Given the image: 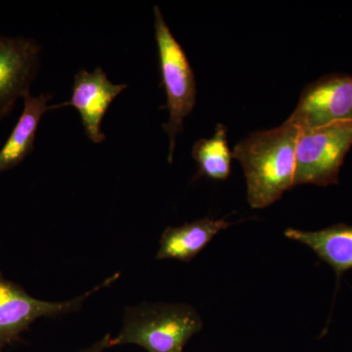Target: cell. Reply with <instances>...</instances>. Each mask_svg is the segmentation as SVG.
Returning <instances> with one entry per match:
<instances>
[{
	"mask_svg": "<svg viewBox=\"0 0 352 352\" xmlns=\"http://www.w3.org/2000/svg\"><path fill=\"white\" fill-rule=\"evenodd\" d=\"M300 129L286 120L268 131L252 132L234 147L247 180L248 201L263 208L295 187L296 151Z\"/></svg>",
	"mask_w": 352,
	"mask_h": 352,
	"instance_id": "6da1fadb",
	"label": "cell"
},
{
	"mask_svg": "<svg viewBox=\"0 0 352 352\" xmlns=\"http://www.w3.org/2000/svg\"><path fill=\"white\" fill-rule=\"evenodd\" d=\"M201 327L200 315L185 303H141L127 308L111 346L136 344L148 352H183Z\"/></svg>",
	"mask_w": 352,
	"mask_h": 352,
	"instance_id": "7a4b0ae2",
	"label": "cell"
},
{
	"mask_svg": "<svg viewBox=\"0 0 352 352\" xmlns=\"http://www.w3.org/2000/svg\"><path fill=\"white\" fill-rule=\"evenodd\" d=\"M154 15L160 69L166 94L164 108L170 112V119L163 129L170 138L168 162L171 163L176 136L182 131L185 118L196 105V78L186 53L170 32L159 6L154 7Z\"/></svg>",
	"mask_w": 352,
	"mask_h": 352,
	"instance_id": "3957f363",
	"label": "cell"
},
{
	"mask_svg": "<svg viewBox=\"0 0 352 352\" xmlns=\"http://www.w3.org/2000/svg\"><path fill=\"white\" fill-rule=\"evenodd\" d=\"M352 146V120L300 129L296 142L295 186L339 183L340 166Z\"/></svg>",
	"mask_w": 352,
	"mask_h": 352,
	"instance_id": "277c9868",
	"label": "cell"
},
{
	"mask_svg": "<svg viewBox=\"0 0 352 352\" xmlns=\"http://www.w3.org/2000/svg\"><path fill=\"white\" fill-rule=\"evenodd\" d=\"M118 277L119 274L108 278L99 286L74 300L45 302L32 298L22 287L6 279L0 273V346L17 340L21 333L41 317H55L78 311L90 296L104 287L110 286Z\"/></svg>",
	"mask_w": 352,
	"mask_h": 352,
	"instance_id": "5b68a950",
	"label": "cell"
},
{
	"mask_svg": "<svg viewBox=\"0 0 352 352\" xmlns=\"http://www.w3.org/2000/svg\"><path fill=\"white\" fill-rule=\"evenodd\" d=\"M287 120L300 129L351 122L352 76L331 74L307 85Z\"/></svg>",
	"mask_w": 352,
	"mask_h": 352,
	"instance_id": "8992f818",
	"label": "cell"
},
{
	"mask_svg": "<svg viewBox=\"0 0 352 352\" xmlns=\"http://www.w3.org/2000/svg\"><path fill=\"white\" fill-rule=\"evenodd\" d=\"M41 45L23 36H0V120L30 94L41 66Z\"/></svg>",
	"mask_w": 352,
	"mask_h": 352,
	"instance_id": "52a82bcc",
	"label": "cell"
},
{
	"mask_svg": "<svg viewBox=\"0 0 352 352\" xmlns=\"http://www.w3.org/2000/svg\"><path fill=\"white\" fill-rule=\"evenodd\" d=\"M127 88L124 83H113L107 78L101 67L89 73L82 69L74 80L71 100L56 105V108L71 106L80 113L85 135L92 142L99 144L106 139L101 129L102 120L112 102Z\"/></svg>",
	"mask_w": 352,
	"mask_h": 352,
	"instance_id": "ba28073f",
	"label": "cell"
},
{
	"mask_svg": "<svg viewBox=\"0 0 352 352\" xmlns=\"http://www.w3.org/2000/svg\"><path fill=\"white\" fill-rule=\"evenodd\" d=\"M232 224L224 219L205 217L182 226L168 227L162 235L156 258L189 263L207 247L217 233Z\"/></svg>",
	"mask_w": 352,
	"mask_h": 352,
	"instance_id": "9c48e42d",
	"label": "cell"
},
{
	"mask_svg": "<svg viewBox=\"0 0 352 352\" xmlns=\"http://www.w3.org/2000/svg\"><path fill=\"white\" fill-rule=\"evenodd\" d=\"M288 239L307 245L324 263L335 270L338 279L352 268V226L335 224L318 231L288 228Z\"/></svg>",
	"mask_w": 352,
	"mask_h": 352,
	"instance_id": "30bf717a",
	"label": "cell"
},
{
	"mask_svg": "<svg viewBox=\"0 0 352 352\" xmlns=\"http://www.w3.org/2000/svg\"><path fill=\"white\" fill-rule=\"evenodd\" d=\"M51 98V95L45 94L25 97L24 110L6 144L0 149V173L19 166L34 151L39 122L44 113L51 110L48 105Z\"/></svg>",
	"mask_w": 352,
	"mask_h": 352,
	"instance_id": "8fae6325",
	"label": "cell"
},
{
	"mask_svg": "<svg viewBox=\"0 0 352 352\" xmlns=\"http://www.w3.org/2000/svg\"><path fill=\"white\" fill-rule=\"evenodd\" d=\"M192 156L198 164L199 175L212 180L227 179L233 157L229 149L226 127L219 124L212 138L197 141Z\"/></svg>",
	"mask_w": 352,
	"mask_h": 352,
	"instance_id": "7c38bea8",
	"label": "cell"
},
{
	"mask_svg": "<svg viewBox=\"0 0 352 352\" xmlns=\"http://www.w3.org/2000/svg\"><path fill=\"white\" fill-rule=\"evenodd\" d=\"M111 340H112V336L108 333V335L104 336L98 342H95L91 346L82 352H103L105 349L112 347L111 346Z\"/></svg>",
	"mask_w": 352,
	"mask_h": 352,
	"instance_id": "4fadbf2b",
	"label": "cell"
}]
</instances>
